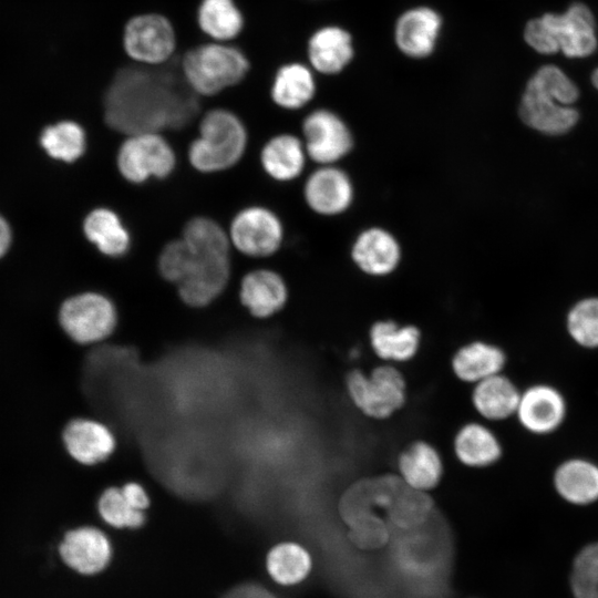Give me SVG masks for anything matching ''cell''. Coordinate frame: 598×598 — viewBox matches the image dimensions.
<instances>
[{
  "mask_svg": "<svg viewBox=\"0 0 598 598\" xmlns=\"http://www.w3.org/2000/svg\"><path fill=\"white\" fill-rule=\"evenodd\" d=\"M505 361L502 349L483 341H475L456 352L453 369L461 380L477 383L501 373Z\"/></svg>",
  "mask_w": 598,
  "mask_h": 598,
  "instance_id": "obj_29",
  "label": "cell"
},
{
  "mask_svg": "<svg viewBox=\"0 0 598 598\" xmlns=\"http://www.w3.org/2000/svg\"><path fill=\"white\" fill-rule=\"evenodd\" d=\"M299 135L313 165L342 164L357 146L350 124L328 107L309 111L301 121Z\"/></svg>",
  "mask_w": 598,
  "mask_h": 598,
  "instance_id": "obj_8",
  "label": "cell"
},
{
  "mask_svg": "<svg viewBox=\"0 0 598 598\" xmlns=\"http://www.w3.org/2000/svg\"><path fill=\"white\" fill-rule=\"evenodd\" d=\"M115 161L121 176L136 185L150 179H164L176 166L175 152L159 132L126 135Z\"/></svg>",
  "mask_w": 598,
  "mask_h": 598,
  "instance_id": "obj_9",
  "label": "cell"
},
{
  "mask_svg": "<svg viewBox=\"0 0 598 598\" xmlns=\"http://www.w3.org/2000/svg\"><path fill=\"white\" fill-rule=\"evenodd\" d=\"M266 567L276 582L291 586L307 577L311 569V557L299 544L283 542L269 550Z\"/></svg>",
  "mask_w": 598,
  "mask_h": 598,
  "instance_id": "obj_33",
  "label": "cell"
},
{
  "mask_svg": "<svg viewBox=\"0 0 598 598\" xmlns=\"http://www.w3.org/2000/svg\"><path fill=\"white\" fill-rule=\"evenodd\" d=\"M567 405L560 391L549 384H534L520 392L516 416L529 433L546 435L564 422Z\"/></svg>",
  "mask_w": 598,
  "mask_h": 598,
  "instance_id": "obj_16",
  "label": "cell"
},
{
  "mask_svg": "<svg viewBox=\"0 0 598 598\" xmlns=\"http://www.w3.org/2000/svg\"><path fill=\"white\" fill-rule=\"evenodd\" d=\"M523 35L534 51L545 55L560 52L569 59H582L598 47L595 16L582 2L571 3L563 13L530 19Z\"/></svg>",
  "mask_w": 598,
  "mask_h": 598,
  "instance_id": "obj_4",
  "label": "cell"
},
{
  "mask_svg": "<svg viewBox=\"0 0 598 598\" xmlns=\"http://www.w3.org/2000/svg\"><path fill=\"white\" fill-rule=\"evenodd\" d=\"M578 96L574 81L557 65L546 64L528 80L518 113L522 121L536 131L564 134L579 118L578 111L571 106Z\"/></svg>",
  "mask_w": 598,
  "mask_h": 598,
  "instance_id": "obj_2",
  "label": "cell"
},
{
  "mask_svg": "<svg viewBox=\"0 0 598 598\" xmlns=\"http://www.w3.org/2000/svg\"><path fill=\"white\" fill-rule=\"evenodd\" d=\"M553 482L557 494L569 504L584 506L598 501V465L589 460L564 461Z\"/></svg>",
  "mask_w": 598,
  "mask_h": 598,
  "instance_id": "obj_26",
  "label": "cell"
},
{
  "mask_svg": "<svg viewBox=\"0 0 598 598\" xmlns=\"http://www.w3.org/2000/svg\"><path fill=\"white\" fill-rule=\"evenodd\" d=\"M520 392L501 373L476 383L473 391L475 409L488 420H504L516 413Z\"/></svg>",
  "mask_w": 598,
  "mask_h": 598,
  "instance_id": "obj_28",
  "label": "cell"
},
{
  "mask_svg": "<svg viewBox=\"0 0 598 598\" xmlns=\"http://www.w3.org/2000/svg\"><path fill=\"white\" fill-rule=\"evenodd\" d=\"M307 55L313 70L321 74L340 73L354 55L351 34L338 25H326L311 34Z\"/></svg>",
  "mask_w": 598,
  "mask_h": 598,
  "instance_id": "obj_22",
  "label": "cell"
},
{
  "mask_svg": "<svg viewBox=\"0 0 598 598\" xmlns=\"http://www.w3.org/2000/svg\"><path fill=\"white\" fill-rule=\"evenodd\" d=\"M353 268L371 279H386L395 275L404 260L400 237L389 227L371 224L360 228L349 245Z\"/></svg>",
  "mask_w": 598,
  "mask_h": 598,
  "instance_id": "obj_13",
  "label": "cell"
},
{
  "mask_svg": "<svg viewBox=\"0 0 598 598\" xmlns=\"http://www.w3.org/2000/svg\"><path fill=\"white\" fill-rule=\"evenodd\" d=\"M286 278L272 268H257L244 275L239 300L252 317L266 319L281 311L289 300Z\"/></svg>",
  "mask_w": 598,
  "mask_h": 598,
  "instance_id": "obj_17",
  "label": "cell"
},
{
  "mask_svg": "<svg viewBox=\"0 0 598 598\" xmlns=\"http://www.w3.org/2000/svg\"><path fill=\"white\" fill-rule=\"evenodd\" d=\"M378 478L357 482L342 495L340 513L349 526L382 508V492Z\"/></svg>",
  "mask_w": 598,
  "mask_h": 598,
  "instance_id": "obj_35",
  "label": "cell"
},
{
  "mask_svg": "<svg viewBox=\"0 0 598 598\" xmlns=\"http://www.w3.org/2000/svg\"><path fill=\"white\" fill-rule=\"evenodd\" d=\"M455 452L462 463L482 467L496 462L501 457L502 448L492 431L481 424L471 423L457 433Z\"/></svg>",
  "mask_w": 598,
  "mask_h": 598,
  "instance_id": "obj_32",
  "label": "cell"
},
{
  "mask_svg": "<svg viewBox=\"0 0 598 598\" xmlns=\"http://www.w3.org/2000/svg\"><path fill=\"white\" fill-rule=\"evenodd\" d=\"M227 233L231 247L257 259L275 256L286 238L282 218L265 205H249L237 212Z\"/></svg>",
  "mask_w": 598,
  "mask_h": 598,
  "instance_id": "obj_11",
  "label": "cell"
},
{
  "mask_svg": "<svg viewBox=\"0 0 598 598\" xmlns=\"http://www.w3.org/2000/svg\"><path fill=\"white\" fill-rule=\"evenodd\" d=\"M150 496L137 482L105 488L97 501V512L104 523L117 529L138 528L145 523Z\"/></svg>",
  "mask_w": 598,
  "mask_h": 598,
  "instance_id": "obj_21",
  "label": "cell"
},
{
  "mask_svg": "<svg viewBox=\"0 0 598 598\" xmlns=\"http://www.w3.org/2000/svg\"><path fill=\"white\" fill-rule=\"evenodd\" d=\"M178 56L185 82L199 97H213L241 84L251 71L248 54L235 43L207 40Z\"/></svg>",
  "mask_w": 598,
  "mask_h": 598,
  "instance_id": "obj_3",
  "label": "cell"
},
{
  "mask_svg": "<svg viewBox=\"0 0 598 598\" xmlns=\"http://www.w3.org/2000/svg\"><path fill=\"white\" fill-rule=\"evenodd\" d=\"M10 244V229L6 220L0 217V257L6 252Z\"/></svg>",
  "mask_w": 598,
  "mask_h": 598,
  "instance_id": "obj_41",
  "label": "cell"
},
{
  "mask_svg": "<svg viewBox=\"0 0 598 598\" xmlns=\"http://www.w3.org/2000/svg\"><path fill=\"white\" fill-rule=\"evenodd\" d=\"M190 262V250L182 239L168 241L161 250L157 269L161 277L177 286L186 276Z\"/></svg>",
  "mask_w": 598,
  "mask_h": 598,
  "instance_id": "obj_38",
  "label": "cell"
},
{
  "mask_svg": "<svg viewBox=\"0 0 598 598\" xmlns=\"http://www.w3.org/2000/svg\"><path fill=\"white\" fill-rule=\"evenodd\" d=\"M83 233L103 256L110 258H121L131 248L128 229L120 215L109 207L92 209L84 218Z\"/></svg>",
  "mask_w": 598,
  "mask_h": 598,
  "instance_id": "obj_25",
  "label": "cell"
},
{
  "mask_svg": "<svg viewBox=\"0 0 598 598\" xmlns=\"http://www.w3.org/2000/svg\"><path fill=\"white\" fill-rule=\"evenodd\" d=\"M199 99L182 75L178 55L156 66L127 61L103 90V120L125 135L178 130L196 117Z\"/></svg>",
  "mask_w": 598,
  "mask_h": 598,
  "instance_id": "obj_1",
  "label": "cell"
},
{
  "mask_svg": "<svg viewBox=\"0 0 598 598\" xmlns=\"http://www.w3.org/2000/svg\"><path fill=\"white\" fill-rule=\"evenodd\" d=\"M107 535L94 526H78L66 530L58 544L62 564L81 576H93L107 567L112 558Z\"/></svg>",
  "mask_w": 598,
  "mask_h": 598,
  "instance_id": "obj_15",
  "label": "cell"
},
{
  "mask_svg": "<svg viewBox=\"0 0 598 598\" xmlns=\"http://www.w3.org/2000/svg\"><path fill=\"white\" fill-rule=\"evenodd\" d=\"M59 321L74 342L92 344L109 338L117 324L114 302L104 293L86 291L68 298L59 311Z\"/></svg>",
  "mask_w": 598,
  "mask_h": 598,
  "instance_id": "obj_12",
  "label": "cell"
},
{
  "mask_svg": "<svg viewBox=\"0 0 598 598\" xmlns=\"http://www.w3.org/2000/svg\"><path fill=\"white\" fill-rule=\"evenodd\" d=\"M375 353L385 360L405 361L411 359L421 340V332L413 324H399L393 320L375 321L369 331Z\"/></svg>",
  "mask_w": 598,
  "mask_h": 598,
  "instance_id": "obj_27",
  "label": "cell"
},
{
  "mask_svg": "<svg viewBox=\"0 0 598 598\" xmlns=\"http://www.w3.org/2000/svg\"><path fill=\"white\" fill-rule=\"evenodd\" d=\"M591 83L598 90V68L591 73Z\"/></svg>",
  "mask_w": 598,
  "mask_h": 598,
  "instance_id": "obj_42",
  "label": "cell"
},
{
  "mask_svg": "<svg viewBox=\"0 0 598 598\" xmlns=\"http://www.w3.org/2000/svg\"><path fill=\"white\" fill-rule=\"evenodd\" d=\"M121 45L127 61L156 66L166 64L176 56L179 39L167 16L145 11L131 16L124 22Z\"/></svg>",
  "mask_w": 598,
  "mask_h": 598,
  "instance_id": "obj_7",
  "label": "cell"
},
{
  "mask_svg": "<svg viewBox=\"0 0 598 598\" xmlns=\"http://www.w3.org/2000/svg\"><path fill=\"white\" fill-rule=\"evenodd\" d=\"M384 511L391 525L408 530L423 525L432 516L433 502L426 492L413 488L402 480Z\"/></svg>",
  "mask_w": 598,
  "mask_h": 598,
  "instance_id": "obj_30",
  "label": "cell"
},
{
  "mask_svg": "<svg viewBox=\"0 0 598 598\" xmlns=\"http://www.w3.org/2000/svg\"><path fill=\"white\" fill-rule=\"evenodd\" d=\"M248 131L241 117L226 107L208 110L199 120L198 135L187 151L188 162L203 174L234 167L245 155Z\"/></svg>",
  "mask_w": 598,
  "mask_h": 598,
  "instance_id": "obj_5",
  "label": "cell"
},
{
  "mask_svg": "<svg viewBox=\"0 0 598 598\" xmlns=\"http://www.w3.org/2000/svg\"><path fill=\"white\" fill-rule=\"evenodd\" d=\"M259 162L265 174L279 184L302 178L310 163L301 136L290 132L270 136L260 150Z\"/></svg>",
  "mask_w": 598,
  "mask_h": 598,
  "instance_id": "obj_18",
  "label": "cell"
},
{
  "mask_svg": "<svg viewBox=\"0 0 598 598\" xmlns=\"http://www.w3.org/2000/svg\"><path fill=\"white\" fill-rule=\"evenodd\" d=\"M567 330L578 346L598 348V298L584 299L570 309Z\"/></svg>",
  "mask_w": 598,
  "mask_h": 598,
  "instance_id": "obj_36",
  "label": "cell"
},
{
  "mask_svg": "<svg viewBox=\"0 0 598 598\" xmlns=\"http://www.w3.org/2000/svg\"><path fill=\"white\" fill-rule=\"evenodd\" d=\"M399 468L401 478L409 486L426 492L439 483L442 462L431 445L416 442L401 454Z\"/></svg>",
  "mask_w": 598,
  "mask_h": 598,
  "instance_id": "obj_31",
  "label": "cell"
},
{
  "mask_svg": "<svg viewBox=\"0 0 598 598\" xmlns=\"http://www.w3.org/2000/svg\"><path fill=\"white\" fill-rule=\"evenodd\" d=\"M357 196L354 178L342 164L315 165L303 177L301 198L317 217L333 219L347 215Z\"/></svg>",
  "mask_w": 598,
  "mask_h": 598,
  "instance_id": "obj_10",
  "label": "cell"
},
{
  "mask_svg": "<svg viewBox=\"0 0 598 598\" xmlns=\"http://www.w3.org/2000/svg\"><path fill=\"white\" fill-rule=\"evenodd\" d=\"M62 439L69 455L86 466L107 460L116 446L115 436L107 425L86 417L70 421L63 430Z\"/></svg>",
  "mask_w": 598,
  "mask_h": 598,
  "instance_id": "obj_20",
  "label": "cell"
},
{
  "mask_svg": "<svg viewBox=\"0 0 598 598\" xmlns=\"http://www.w3.org/2000/svg\"><path fill=\"white\" fill-rule=\"evenodd\" d=\"M41 144L51 157L72 163L84 154L86 134L79 123L61 121L42 132Z\"/></svg>",
  "mask_w": 598,
  "mask_h": 598,
  "instance_id": "obj_34",
  "label": "cell"
},
{
  "mask_svg": "<svg viewBox=\"0 0 598 598\" xmlns=\"http://www.w3.org/2000/svg\"><path fill=\"white\" fill-rule=\"evenodd\" d=\"M196 25L209 41L234 43L246 29V16L236 0H199Z\"/></svg>",
  "mask_w": 598,
  "mask_h": 598,
  "instance_id": "obj_23",
  "label": "cell"
},
{
  "mask_svg": "<svg viewBox=\"0 0 598 598\" xmlns=\"http://www.w3.org/2000/svg\"><path fill=\"white\" fill-rule=\"evenodd\" d=\"M185 243L190 250V262L185 278L176 286L177 293L185 305L203 308L214 302L229 282L231 245Z\"/></svg>",
  "mask_w": 598,
  "mask_h": 598,
  "instance_id": "obj_6",
  "label": "cell"
},
{
  "mask_svg": "<svg viewBox=\"0 0 598 598\" xmlns=\"http://www.w3.org/2000/svg\"><path fill=\"white\" fill-rule=\"evenodd\" d=\"M350 537L354 544L364 548L383 545L389 530L386 524L377 515H370L350 526Z\"/></svg>",
  "mask_w": 598,
  "mask_h": 598,
  "instance_id": "obj_39",
  "label": "cell"
},
{
  "mask_svg": "<svg viewBox=\"0 0 598 598\" xmlns=\"http://www.w3.org/2000/svg\"><path fill=\"white\" fill-rule=\"evenodd\" d=\"M317 83L313 72L300 62L280 65L274 74L269 95L272 103L285 111L305 109L315 99Z\"/></svg>",
  "mask_w": 598,
  "mask_h": 598,
  "instance_id": "obj_24",
  "label": "cell"
},
{
  "mask_svg": "<svg viewBox=\"0 0 598 598\" xmlns=\"http://www.w3.org/2000/svg\"><path fill=\"white\" fill-rule=\"evenodd\" d=\"M442 23V17L433 8L419 6L408 9L394 25L398 49L412 59L431 55L436 47Z\"/></svg>",
  "mask_w": 598,
  "mask_h": 598,
  "instance_id": "obj_19",
  "label": "cell"
},
{
  "mask_svg": "<svg viewBox=\"0 0 598 598\" xmlns=\"http://www.w3.org/2000/svg\"><path fill=\"white\" fill-rule=\"evenodd\" d=\"M223 598H276L270 591L257 584H243L234 587Z\"/></svg>",
  "mask_w": 598,
  "mask_h": 598,
  "instance_id": "obj_40",
  "label": "cell"
},
{
  "mask_svg": "<svg viewBox=\"0 0 598 598\" xmlns=\"http://www.w3.org/2000/svg\"><path fill=\"white\" fill-rule=\"evenodd\" d=\"M570 586L575 598H598V542L588 544L576 555Z\"/></svg>",
  "mask_w": 598,
  "mask_h": 598,
  "instance_id": "obj_37",
  "label": "cell"
},
{
  "mask_svg": "<svg viewBox=\"0 0 598 598\" xmlns=\"http://www.w3.org/2000/svg\"><path fill=\"white\" fill-rule=\"evenodd\" d=\"M353 403L367 415L384 419L404 402V381L392 367H379L370 377L352 371L347 379Z\"/></svg>",
  "mask_w": 598,
  "mask_h": 598,
  "instance_id": "obj_14",
  "label": "cell"
}]
</instances>
